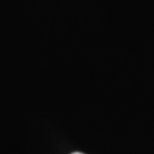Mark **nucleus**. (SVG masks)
Wrapping results in <instances>:
<instances>
[{"label":"nucleus","mask_w":154,"mask_h":154,"mask_svg":"<svg viewBox=\"0 0 154 154\" xmlns=\"http://www.w3.org/2000/svg\"><path fill=\"white\" fill-rule=\"evenodd\" d=\"M72 154H82V153H79V152H77V153H72Z\"/></svg>","instance_id":"nucleus-1"}]
</instances>
